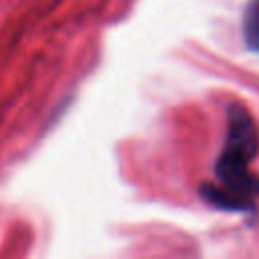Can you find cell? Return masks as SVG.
Returning a JSON list of instances; mask_svg holds the SVG:
<instances>
[{"instance_id":"6da1fadb","label":"cell","mask_w":259,"mask_h":259,"mask_svg":"<svg viewBox=\"0 0 259 259\" xmlns=\"http://www.w3.org/2000/svg\"><path fill=\"white\" fill-rule=\"evenodd\" d=\"M259 150L257 127L245 107L231 103L227 113L225 146L214 162V184H202L200 196L223 210H255L259 180L251 174V162Z\"/></svg>"},{"instance_id":"7a4b0ae2","label":"cell","mask_w":259,"mask_h":259,"mask_svg":"<svg viewBox=\"0 0 259 259\" xmlns=\"http://www.w3.org/2000/svg\"><path fill=\"white\" fill-rule=\"evenodd\" d=\"M243 38L249 51L259 53V0H251L243 16Z\"/></svg>"}]
</instances>
